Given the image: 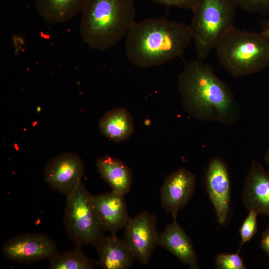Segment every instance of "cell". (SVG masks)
Returning <instances> with one entry per match:
<instances>
[{
    "label": "cell",
    "instance_id": "1",
    "mask_svg": "<svg viewBox=\"0 0 269 269\" xmlns=\"http://www.w3.org/2000/svg\"><path fill=\"white\" fill-rule=\"evenodd\" d=\"M177 85L183 108L191 117L226 125L240 118L241 107L230 88L203 60L187 63L178 76Z\"/></svg>",
    "mask_w": 269,
    "mask_h": 269
},
{
    "label": "cell",
    "instance_id": "21",
    "mask_svg": "<svg viewBox=\"0 0 269 269\" xmlns=\"http://www.w3.org/2000/svg\"><path fill=\"white\" fill-rule=\"evenodd\" d=\"M239 252L233 254H220L215 258V264L219 269H246L243 259Z\"/></svg>",
    "mask_w": 269,
    "mask_h": 269
},
{
    "label": "cell",
    "instance_id": "3",
    "mask_svg": "<svg viewBox=\"0 0 269 269\" xmlns=\"http://www.w3.org/2000/svg\"><path fill=\"white\" fill-rule=\"evenodd\" d=\"M135 0H88L79 30L92 49L104 51L117 44L135 22Z\"/></svg>",
    "mask_w": 269,
    "mask_h": 269
},
{
    "label": "cell",
    "instance_id": "2",
    "mask_svg": "<svg viewBox=\"0 0 269 269\" xmlns=\"http://www.w3.org/2000/svg\"><path fill=\"white\" fill-rule=\"evenodd\" d=\"M126 37L128 60L142 68L161 65L181 57L192 41L189 25L165 18L135 21Z\"/></svg>",
    "mask_w": 269,
    "mask_h": 269
},
{
    "label": "cell",
    "instance_id": "12",
    "mask_svg": "<svg viewBox=\"0 0 269 269\" xmlns=\"http://www.w3.org/2000/svg\"><path fill=\"white\" fill-rule=\"evenodd\" d=\"M242 202L248 211L269 216V171L254 159L245 179Z\"/></svg>",
    "mask_w": 269,
    "mask_h": 269
},
{
    "label": "cell",
    "instance_id": "7",
    "mask_svg": "<svg viewBox=\"0 0 269 269\" xmlns=\"http://www.w3.org/2000/svg\"><path fill=\"white\" fill-rule=\"evenodd\" d=\"M156 223L153 214L143 211L130 218L125 227L123 239L135 260L141 264L149 263L158 246Z\"/></svg>",
    "mask_w": 269,
    "mask_h": 269
},
{
    "label": "cell",
    "instance_id": "22",
    "mask_svg": "<svg viewBox=\"0 0 269 269\" xmlns=\"http://www.w3.org/2000/svg\"><path fill=\"white\" fill-rule=\"evenodd\" d=\"M237 7L252 13L269 15V0H234Z\"/></svg>",
    "mask_w": 269,
    "mask_h": 269
},
{
    "label": "cell",
    "instance_id": "8",
    "mask_svg": "<svg viewBox=\"0 0 269 269\" xmlns=\"http://www.w3.org/2000/svg\"><path fill=\"white\" fill-rule=\"evenodd\" d=\"M58 252L54 241L49 236L39 233L16 235L7 240L1 248L5 259L21 264L49 260Z\"/></svg>",
    "mask_w": 269,
    "mask_h": 269
},
{
    "label": "cell",
    "instance_id": "18",
    "mask_svg": "<svg viewBox=\"0 0 269 269\" xmlns=\"http://www.w3.org/2000/svg\"><path fill=\"white\" fill-rule=\"evenodd\" d=\"M88 0H35L36 9L46 22H67L81 13Z\"/></svg>",
    "mask_w": 269,
    "mask_h": 269
},
{
    "label": "cell",
    "instance_id": "20",
    "mask_svg": "<svg viewBox=\"0 0 269 269\" xmlns=\"http://www.w3.org/2000/svg\"><path fill=\"white\" fill-rule=\"evenodd\" d=\"M258 215V214L254 211H249L247 217L242 223L239 229L241 242L238 252L239 253L244 243L250 241L257 233Z\"/></svg>",
    "mask_w": 269,
    "mask_h": 269
},
{
    "label": "cell",
    "instance_id": "9",
    "mask_svg": "<svg viewBox=\"0 0 269 269\" xmlns=\"http://www.w3.org/2000/svg\"><path fill=\"white\" fill-rule=\"evenodd\" d=\"M85 169L84 162L78 154L64 152L47 162L44 178L53 190L66 196L82 180Z\"/></svg>",
    "mask_w": 269,
    "mask_h": 269
},
{
    "label": "cell",
    "instance_id": "11",
    "mask_svg": "<svg viewBox=\"0 0 269 269\" xmlns=\"http://www.w3.org/2000/svg\"><path fill=\"white\" fill-rule=\"evenodd\" d=\"M205 183L218 222L223 225L226 222L229 213L231 181L228 167L221 159L211 160L205 174Z\"/></svg>",
    "mask_w": 269,
    "mask_h": 269
},
{
    "label": "cell",
    "instance_id": "6",
    "mask_svg": "<svg viewBox=\"0 0 269 269\" xmlns=\"http://www.w3.org/2000/svg\"><path fill=\"white\" fill-rule=\"evenodd\" d=\"M66 196L63 223L69 238L75 245L95 247L105 231L95 207L93 195L81 180Z\"/></svg>",
    "mask_w": 269,
    "mask_h": 269
},
{
    "label": "cell",
    "instance_id": "14",
    "mask_svg": "<svg viewBox=\"0 0 269 269\" xmlns=\"http://www.w3.org/2000/svg\"><path fill=\"white\" fill-rule=\"evenodd\" d=\"M158 246L165 249L190 269L199 268L196 253L190 238L184 229L173 219L159 233Z\"/></svg>",
    "mask_w": 269,
    "mask_h": 269
},
{
    "label": "cell",
    "instance_id": "15",
    "mask_svg": "<svg viewBox=\"0 0 269 269\" xmlns=\"http://www.w3.org/2000/svg\"><path fill=\"white\" fill-rule=\"evenodd\" d=\"M95 248L99 256L98 266L104 269H127L135 260L123 239L116 234L104 235Z\"/></svg>",
    "mask_w": 269,
    "mask_h": 269
},
{
    "label": "cell",
    "instance_id": "4",
    "mask_svg": "<svg viewBox=\"0 0 269 269\" xmlns=\"http://www.w3.org/2000/svg\"><path fill=\"white\" fill-rule=\"evenodd\" d=\"M214 49L220 63L234 77L256 73L269 65V34L263 30L248 31L234 26Z\"/></svg>",
    "mask_w": 269,
    "mask_h": 269
},
{
    "label": "cell",
    "instance_id": "19",
    "mask_svg": "<svg viewBox=\"0 0 269 269\" xmlns=\"http://www.w3.org/2000/svg\"><path fill=\"white\" fill-rule=\"evenodd\" d=\"M48 260L50 269H93L98 266L97 261L89 258L78 245L68 252H58Z\"/></svg>",
    "mask_w": 269,
    "mask_h": 269
},
{
    "label": "cell",
    "instance_id": "10",
    "mask_svg": "<svg viewBox=\"0 0 269 269\" xmlns=\"http://www.w3.org/2000/svg\"><path fill=\"white\" fill-rule=\"evenodd\" d=\"M196 182V175L184 168L175 170L164 180L160 191L161 206L173 219L191 200Z\"/></svg>",
    "mask_w": 269,
    "mask_h": 269
},
{
    "label": "cell",
    "instance_id": "5",
    "mask_svg": "<svg viewBox=\"0 0 269 269\" xmlns=\"http://www.w3.org/2000/svg\"><path fill=\"white\" fill-rule=\"evenodd\" d=\"M234 0H200L189 25L197 58L204 60L221 38L234 26Z\"/></svg>",
    "mask_w": 269,
    "mask_h": 269
},
{
    "label": "cell",
    "instance_id": "16",
    "mask_svg": "<svg viewBox=\"0 0 269 269\" xmlns=\"http://www.w3.org/2000/svg\"><path fill=\"white\" fill-rule=\"evenodd\" d=\"M96 166L103 180L112 191L123 195L131 190L133 173L131 168L122 160L110 155L97 159Z\"/></svg>",
    "mask_w": 269,
    "mask_h": 269
},
{
    "label": "cell",
    "instance_id": "24",
    "mask_svg": "<svg viewBox=\"0 0 269 269\" xmlns=\"http://www.w3.org/2000/svg\"><path fill=\"white\" fill-rule=\"evenodd\" d=\"M260 244L262 250L269 255V227L262 233Z\"/></svg>",
    "mask_w": 269,
    "mask_h": 269
},
{
    "label": "cell",
    "instance_id": "23",
    "mask_svg": "<svg viewBox=\"0 0 269 269\" xmlns=\"http://www.w3.org/2000/svg\"><path fill=\"white\" fill-rule=\"evenodd\" d=\"M156 4L188 9L193 12L200 0H146Z\"/></svg>",
    "mask_w": 269,
    "mask_h": 269
},
{
    "label": "cell",
    "instance_id": "13",
    "mask_svg": "<svg viewBox=\"0 0 269 269\" xmlns=\"http://www.w3.org/2000/svg\"><path fill=\"white\" fill-rule=\"evenodd\" d=\"M125 195L114 192L93 195L95 207L105 232L117 234L130 219Z\"/></svg>",
    "mask_w": 269,
    "mask_h": 269
},
{
    "label": "cell",
    "instance_id": "17",
    "mask_svg": "<svg viewBox=\"0 0 269 269\" xmlns=\"http://www.w3.org/2000/svg\"><path fill=\"white\" fill-rule=\"evenodd\" d=\"M98 126L101 133L108 139L115 142L127 140L134 130L133 117L124 107L108 111L100 119Z\"/></svg>",
    "mask_w": 269,
    "mask_h": 269
},
{
    "label": "cell",
    "instance_id": "25",
    "mask_svg": "<svg viewBox=\"0 0 269 269\" xmlns=\"http://www.w3.org/2000/svg\"><path fill=\"white\" fill-rule=\"evenodd\" d=\"M262 30L269 34V20L264 21L262 25Z\"/></svg>",
    "mask_w": 269,
    "mask_h": 269
},
{
    "label": "cell",
    "instance_id": "26",
    "mask_svg": "<svg viewBox=\"0 0 269 269\" xmlns=\"http://www.w3.org/2000/svg\"><path fill=\"white\" fill-rule=\"evenodd\" d=\"M264 161L265 163V164L268 166L269 168V147L267 149L265 156L264 157Z\"/></svg>",
    "mask_w": 269,
    "mask_h": 269
}]
</instances>
